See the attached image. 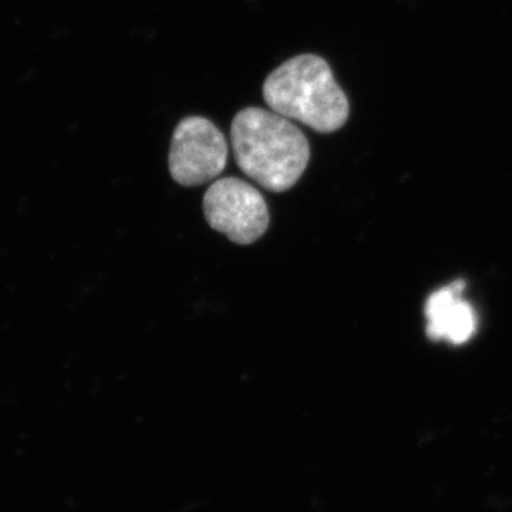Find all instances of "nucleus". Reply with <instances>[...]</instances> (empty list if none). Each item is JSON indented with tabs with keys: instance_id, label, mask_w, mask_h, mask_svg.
I'll return each instance as SVG.
<instances>
[{
	"instance_id": "obj_4",
	"label": "nucleus",
	"mask_w": 512,
	"mask_h": 512,
	"mask_svg": "<svg viewBox=\"0 0 512 512\" xmlns=\"http://www.w3.org/2000/svg\"><path fill=\"white\" fill-rule=\"evenodd\" d=\"M208 224L238 245L254 244L269 227L265 198L254 185L239 178H221L204 195Z\"/></svg>"
},
{
	"instance_id": "obj_3",
	"label": "nucleus",
	"mask_w": 512,
	"mask_h": 512,
	"mask_svg": "<svg viewBox=\"0 0 512 512\" xmlns=\"http://www.w3.org/2000/svg\"><path fill=\"white\" fill-rule=\"evenodd\" d=\"M227 161V140L212 121L190 116L175 127L168 154V167L175 183L183 187L211 183L220 177Z\"/></svg>"
},
{
	"instance_id": "obj_2",
	"label": "nucleus",
	"mask_w": 512,
	"mask_h": 512,
	"mask_svg": "<svg viewBox=\"0 0 512 512\" xmlns=\"http://www.w3.org/2000/svg\"><path fill=\"white\" fill-rule=\"evenodd\" d=\"M262 93L269 109L318 133H335L349 119L348 97L320 56L286 60L266 77Z\"/></svg>"
},
{
	"instance_id": "obj_1",
	"label": "nucleus",
	"mask_w": 512,
	"mask_h": 512,
	"mask_svg": "<svg viewBox=\"0 0 512 512\" xmlns=\"http://www.w3.org/2000/svg\"><path fill=\"white\" fill-rule=\"evenodd\" d=\"M231 143L242 173L266 191L291 190L311 157L308 138L272 110L247 107L232 121Z\"/></svg>"
},
{
	"instance_id": "obj_5",
	"label": "nucleus",
	"mask_w": 512,
	"mask_h": 512,
	"mask_svg": "<svg viewBox=\"0 0 512 512\" xmlns=\"http://www.w3.org/2000/svg\"><path fill=\"white\" fill-rule=\"evenodd\" d=\"M463 288V282H456L430 296L426 316L429 320L427 333L431 339H446L458 345L467 342L476 332V313L470 303L461 299Z\"/></svg>"
}]
</instances>
